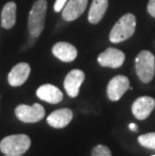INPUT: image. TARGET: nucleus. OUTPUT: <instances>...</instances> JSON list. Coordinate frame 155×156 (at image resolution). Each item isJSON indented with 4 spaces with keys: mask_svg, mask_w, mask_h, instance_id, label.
<instances>
[{
    "mask_svg": "<svg viewBox=\"0 0 155 156\" xmlns=\"http://www.w3.org/2000/svg\"><path fill=\"white\" fill-rule=\"evenodd\" d=\"M108 8V0H93L88 14V20L92 24H97L102 18Z\"/></svg>",
    "mask_w": 155,
    "mask_h": 156,
    "instance_id": "nucleus-15",
    "label": "nucleus"
},
{
    "mask_svg": "<svg viewBox=\"0 0 155 156\" xmlns=\"http://www.w3.org/2000/svg\"><path fill=\"white\" fill-rule=\"evenodd\" d=\"M155 108V100L153 98L143 96L138 98L132 105V113L138 120H145L149 117Z\"/></svg>",
    "mask_w": 155,
    "mask_h": 156,
    "instance_id": "nucleus-8",
    "label": "nucleus"
},
{
    "mask_svg": "<svg viewBox=\"0 0 155 156\" xmlns=\"http://www.w3.org/2000/svg\"><path fill=\"white\" fill-rule=\"evenodd\" d=\"M31 145V140L25 134L10 135L0 142V150L5 155H22Z\"/></svg>",
    "mask_w": 155,
    "mask_h": 156,
    "instance_id": "nucleus-3",
    "label": "nucleus"
},
{
    "mask_svg": "<svg viewBox=\"0 0 155 156\" xmlns=\"http://www.w3.org/2000/svg\"><path fill=\"white\" fill-rule=\"evenodd\" d=\"M125 61V55L115 48H108L98 56V62L102 67L112 69L120 68Z\"/></svg>",
    "mask_w": 155,
    "mask_h": 156,
    "instance_id": "nucleus-7",
    "label": "nucleus"
},
{
    "mask_svg": "<svg viewBox=\"0 0 155 156\" xmlns=\"http://www.w3.org/2000/svg\"><path fill=\"white\" fill-rule=\"evenodd\" d=\"M52 54L62 62H71L77 58L78 51L74 45L69 42L61 41L52 46Z\"/></svg>",
    "mask_w": 155,
    "mask_h": 156,
    "instance_id": "nucleus-13",
    "label": "nucleus"
},
{
    "mask_svg": "<svg viewBox=\"0 0 155 156\" xmlns=\"http://www.w3.org/2000/svg\"><path fill=\"white\" fill-rule=\"evenodd\" d=\"M147 10L148 13L155 18V0H149L147 5Z\"/></svg>",
    "mask_w": 155,
    "mask_h": 156,
    "instance_id": "nucleus-20",
    "label": "nucleus"
},
{
    "mask_svg": "<svg viewBox=\"0 0 155 156\" xmlns=\"http://www.w3.org/2000/svg\"><path fill=\"white\" fill-rule=\"evenodd\" d=\"M88 6V0H68L62 8V18L65 21H72L83 14Z\"/></svg>",
    "mask_w": 155,
    "mask_h": 156,
    "instance_id": "nucleus-10",
    "label": "nucleus"
},
{
    "mask_svg": "<svg viewBox=\"0 0 155 156\" xmlns=\"http://www.w3.org/2000/svg\"><path fill=\"white\" fill-rule=\"evenodd\" d=\"M153 156H155V155H153Z\"/></svg>",
    "mask_w": 155,
    "mask_h": 156,
    "instance_id": "nucleus-23",
    "label": "nucleus"
},
{
    "mask_svg": "<svg viewBox=\"0 0 155 156\" xmlns=\"http://www.w3.org/2000/svg\"><path fill=\"white\" fill-rule=\"evenodd\" d=\"M72 116L74 114L70 109H58V110H55L51 114H49L47 121L48 125L51 127L61 129L65 128V126L70 124V122L72 120Z\"/></svg>",
    "mask_w": 155,
    "mask_h": 156,
    "instance_id": "nucleus-14",
    "label": "nucleus"
},
{
    "mask_svg": "<svg viewBox=\"0 0 155 156\" xmlns=\"http://www.w3.org/2000/svg\"><path fill=\"white\" fill-rule=\"evenodd\" d=\"M36 95L41 100L48 102L49 104H58L64 98L61 90L51 84L41 86L36 91Z\"/></svg>",
    "mask_w": 155,
    "mask_h": 156,
    "instance_id": "nucleus-12",
    "label": "nucleus"
},
{
    "mask_svg": "<svg viewBox=\"0 0 155 156\" xmlns=\"http://www.w3.org/2000/svg\"><path fill=\"white\" fill-rule=\"evenodd\" d=\"M138 142L146 148L155 149V132L141 135L138 137Z\"/></svg>",
    "mask_w": 155,
    "mask_h": 156,
    "instance_id": "nucleus-17",
    "label": "nucleus"
},
{
    "mask_svg": "<svg viewBox=\"0 0 155 156\" xmlns=\"http://www.w3.org/2000/svg\"><path fill=\"white\" fill-rule=\"evenodd\" d=\"M129 129L132 131H134V132H136L138 130V126L135 124V123H130L129 124Z\"/></svg>",
    "mask_w": 155,
    "mask_h": 156,
    "instance_id": "nucleus-21",
    "label": "nucleus"
},
{
    "mask_svg": "<svg viewBox=\"0 0 155 156\" xmlns=\"http://www.w3.org/2000/svg\"><path fill=\"white\" fill-rule=\"evenodd\" d=\"M44 109L41 104L35 103L32 106L19 105L15 109V115L19 120L24 123H35L44 117Z\"/></svg>",
    "mask_w": 155,
    "mask_h": 156,
    "instance_id": "nucleus-5",
    "label": "nucleus"
},
{
    "mask_svg": "<svg viewBox=\"0 0 155 156\" xmlns=\"http://www.w3.org/2000/svg\"><path fill=\"white\" fill-rule=\"evenodd\" d=\"M5 156H23V155H5Z\"/></svg>",
    "mask_w": 155,
    "mask_h": 156,
    "instance_id": "nucleus-22",
    "label": "nucleus"
},
{
    "mask_svg": "<svg viewBox=\"0 0 155 156\" xmlns=\"http://www.w3.org/2000/svg\"><path fill=\"white\" fill-rule=\"evenodd\" d=\"M92 156H112V154L107 146L98 145L92 151Z\"/></svg>",
    "mask_w": 155,
    "mask_h": 156,
    "instance_id": "nucleus-18",
    "label": "nucleus"
},
{
    "mask_svg": "<svg viewBox=\"0 0 155 156\" xmlns=\"http://www.w3.org/2000/svg\"><path fill=\"white\" fill-rule=\"evenodd\" d=\"M136 28V17L132 13H127L116 22L110 32V41L114 44L125 41L134 34Z\"/></svg>",
    "mask_w": 155,
    "mask_h": 156,
    "instance_id": "nucleus-1",
    "label": "nucleus"
},
{
    "mask_svg": "<svg viewBox=\"0 0 155 156\" xmlns=\"http://www.w3.org/2000/svg\"><path fill=\"white\" fill-rule=\"evenodd\" d=\"M47 9V0H37L32 5L28 16V31L32 37H38L44 30Z\"/></svg>",
    "mask_w": 155,
    "mask_h": 156,
    "instance_id": "nucleus-2",
    "label": "nucleus"
},
{
    "mask_svg": "<svg viewBox=\"0 0 155 156\" xmlns=\"http://www.w3.org/2000/svg\"><path fill=\"white\" fill-rule=\"evenodd\" d=\"M135 69L141 82L149 83L155 75V56L148 51H142L136 56Z\"/></svg>",
    "mask_w": 155,
    "mask_h": 156,
    "instance_id": "nucleus-4",
    "label": "nucleus"
},
{
    "mask_svg": "<svg viewBox=\"0 0 155 156\" xmlns=\"http://www.w3.org/2000/svg\"><path fill=\"white\" fill-rule=\"evenodd\" d=\"M30 74V66L27 62H20L13 67L8 74V83L12 87H19L23 85Z\"/></svg>",
    "mask_w": 155,
    "mask_h": 156,
    "instance_id": "nucleus-11",
    "label": "nucleus"
},
{
    "mask_svg": "<svg viewBox=\"0 0 155 156\" xmlns=\"http://www.w3.org/2000/svg\"><path fill=\"white\" fill-rule=\"evenodd\" d=\"M130 89L129 80L125 76H116L109 82L107 95L111 101H118Z\"/></svg>",
    "mask_w": 155,
    "mask_h": 156,
    "instance_id": "nucleus-6",
    "label": "nucleus"
},
{
    "mask_svg": "<svg viewBox=\"0 0 155 156\" xmlns=\"http://www.w3.org/2000/svg\"><path fill=\"white\" fill-rule=\"evenodd\" d=\"M16 22V4L13 1L6 3L1 12V25L5 29H10Z\"/></svg>",
    "mask_w": 155,
    "mask_h": 156,
    "instance_id": "nucleus-16",
    "label": "nucleus"
},
{
    "mask_svg": "<svg viewBox=\"0 0 155 156\" xmlns=\"http://www.w3.org/2000/svg\"><path fill=\"white\" fill-rule=\"evenodd\" d=\"M85 80V74L81 69H72L65 79L64 87L67 94L71 98H76L79 95L80 88Z\"/></svg>",
    "mask_w": 155,
    "mask_h": 156,
    "instance_id": "nucleus-9",
    "label": "nucleus"
},
{
    "mask_svg": "<svg viewBox=\"0 0 155 156\" xmlns=\"http://www.w3.org/2000/svg\"><path fill=\"white\" fill-rule=\"evenodd\" d=\"M68 0H55V6H54V9L55 12H60L62 10V8L65 7V5L67 4Z\"/></svg>",
    "mask_w": 155,
    "mask_h": 156,
    "instance_id": "nucleus-19",
    "label": "nucleus"
}]
</instances>
